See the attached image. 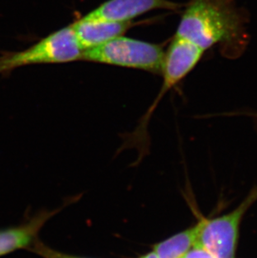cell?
Instances as JSON below:
<instances>
[{
	"label": "cell",
	"mask_w": 257,
	"mask_h": 258,
	"mask_svg": "<svg viewBox=\"0 0 257 258\" xmlns=\"http://www.w3.org/2000/svg\"><path fill=\"white\" fill-rule=\"evenodd\" d=\"M257 201V186L239 207L228 214L213 219L200 220L196 246L216 258H235L240 226L243 217Z\"/></svg>",
	"instance_id": "obj_4"
},
{
	"label": "cell",
	"mask_w": 257,
	"mask_h": 258,
	"mask_svg": "<svg viewBox=\"0 0 257 258\" xmlns=\"http://www.w3.org/2000/svg\"><path fill=\"white\" fill-rule=\"evenodd\" d=\"M61 210L62 207L39 212L23 224L0 229V257L20 249H29L45 223Z\"/></svg>",
	"instance_id": "obj_6"
},
{
	"label": "cell",
	"mask_w": 257,
	"mask_h": 258,
	"mask_svg": "<svg viewBox=\"0 0 257 258\" xmlns=\"http://www.w3.org/2000/svg\"><path fill=\"white\" fill-rule=\"evenodd\" d=\"M183 5L170 0H107L83 17L85 20L131 22L155 10L175 11Z\"/></svg>",
	"instance_id": "obj_5"
},
{
	"label": "cell",
	"mask_w": 257,
	"mask_h": 258,
	"mask_svg": "<svg viewBox=\"0 0 257 258\" xmlns=\"http://www.w3.org/2000/svg\"><path fill=\"white\" fill-rule=\"evenodd\" d=\"M29 251L42 256L43 258H85L81 256H73L70 254L63 253L46 246L42 241L37 239L29 248Z\"/></svg>",
	"instance_id": "obj_9"
},
{
	"label": "cell",
	"mask_w": 257,
	"mask_h": 258,
	"mask_svg": "<svg viewBox=\"0 0 257 258\" xmlns=\"http://www.w3.org/2000/svg\"><path fill=\"white\" fill-rule=\"evenodd\" d=\"M181 258H216L210 252L198 246L192 247Z\"/></svg>",
	"instance_id": "obj_10"
},
{
	"label": "cell",
	"mask_w": 257,
	"mask_h": 258,
	"mask_svg": "<svg viewBox=\"0 0 257 258\" xmlns=\"http://www.w3.org/2000/svg\"><path fill=\"white\" fill-rule=\"evenodd\" d=\"M199 224L175 234L153 246L158 258H181L197 243Z\"/></svg>",
	"instance_id": "obj_8"
},
{
	"label": "cell",
	"mask_w": 257,
	"mask_h": 258,
	"mask_svg": "<svg viewBox=\"0 0 257 258\" xmlns=\"http://www.w3.org/2000/svg\"><path fill=\"white\" fill-rule=\"evenodd\" d=\"M83 50L71 25L53 32L26 49L0 54V75L25 66L79 60Z\"/></svg>",
	"instance_id": "obj_3"
},
{
	"label": "cell",
	"mask_w": 257,
	"mask_h": 258,
	"mask_svg": "<svg viewBox=\"0 0 257 258\" xmlns=\"http://www.w3.org/2000/svg\"><path fill=\"white\" fill-rule=\"evenodd\" d=\"M141 258H158L157 256L155 255V252L154 251H152V252H151V253L146 254V255H145V256H142V257Z\"/></svg>",
	"instance_id": "obj_11"
},
{
	"label": "cell",
	"mask_w": 257,
	"mask_h": 258,
	"mask_svg": "<svg viewBox=\"0 0 257 258\" xmlns=\"http://www.w3.org/2000/svg\"><path fill=\"white\" fill-rule=\"evenodd\" d=\"M253 116L255 117V118H256L257 119V114H254V115H253Z\"/></svg>",
	"instance_id": "obj_12"
},
{
	"label": "cell",
	"mask_w": 257,
	"mask_h": 258,
	"mask_svg": "<svg viewBox=\"0 0 257 258\" xmlns=\"http://www.w3.org/2000/svg\"><path fill=\"white\" fill-rule=\"evenodd\" d=\"M247 17L235 0H189L175 37L204 51L218 45L225 56H240L248 44Z\"/></svg>",
	"instance_id": "obj_1"
},
{
	"label": "cell",
	"mask_w": 257,
	"mask_h": 258,
	"mask_svg": "<svg viewBox=\"0 0 257 258\" xmlns=\"http://www.w3.org/2000/svg\"><path fill=\"white\" fill-rule=\"evenodd\" d=\"M165 58V52L159 44L122 35L83 51L81 59L161 75Z\"/></svg>",
	"instance_id": "obj_2"
},
{
	"label": "cell",
	"mask_w": 257,
	"mask_h": 258,
	"mask_svg": "<svg viewBox=\"0 0 257 258\" xmlns=\"http://www.w3.org/2000/svg\"><path fill=\"white\" fill-rule=\"evenodd\" d=\"M132 26L131 22L80 20L71 25L78 44L83 51L122 36Z\"/></svg>",
	"instance_id": "obj_7"
}]
</instances>
